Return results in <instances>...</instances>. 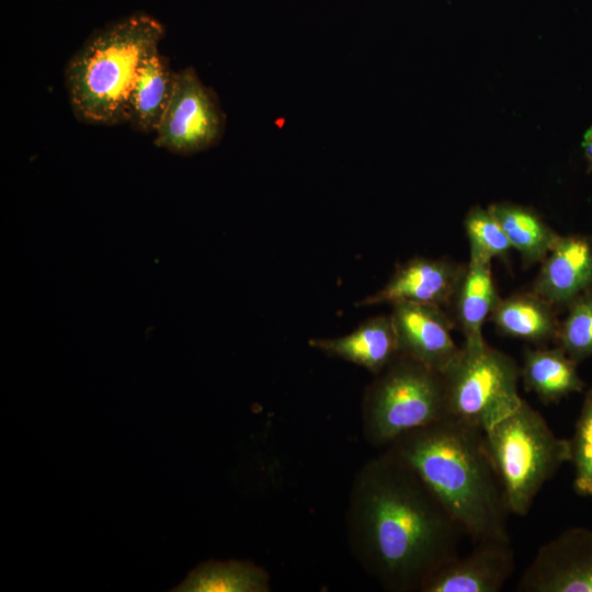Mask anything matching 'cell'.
I'll return each instance as SVG.
<instances>
[{
    "label": "cell",
    "instance_id": "obj_22",
    "mask_svg": "<svg viewBox=\"0 0 592 592\" xmlns=\"http://www.w3.org/2000/svg\"><path fill=\"white\" fill-rule=\"evenodd\" d=\"M570 443L573 490L579 496L592 497V387L585 394Z\"/></svg>",
    "mask_w": 592,
    "mask_h": 592
},
{
    "label": "cell",
    "instance_id": "obj_15",
    "mask_svg": "<svg viewBox=\"0 0 592 592\" xmlns=\"http://www.w3.org/2000/svg\"><path fill=\"white\" fill-rule=\"evenodd\" d=\"M489 320L509 337L543 346L557 339V309L531 289L500 298Z\"/></svg>",
    "mask_w": 592,
    "mask_h": 592
},
{
    "label": "cell",
    "instance_id": "obj_23",
    "mask_svg": "<svg viewBox=\"0 0 592 592\" xmlns=\"http://www.w3.org/2000/svg\"><path fill=\"white\" fill-rule=\"evenodd\" d=\"M582 146L585 157L592 167V126L584 134Z\"/></svg>",
    "mask_w": 592,
    "mask_h": 592
},
{
    "label": "cell",
    "instance_id": "obj_19",
    "mask_svg": "<svg viewBox=\"0 0 592 592\" xmlns=\"http://www.w3.org/2000/svg\"><path fill=\"white\" fill-rule=\"evenodd\" d=\"M174 592H267L269 573L250 561H207L193 569Z\"/></svg>",
    "mask_w": 592,
    "mask_h": 592
},
{
    "label": "cell",
    "instance_id": "obj_20",
    "mask_svg": "<svg viewBox=\"0 0 592 592\" xmlns=\"http://www.w3.org/2000/svg\"><path fill=\"white\" fill-rule=\"evenodd\" d=\"M464 229L469 243V261L504 259L512 249L503 228L489 208L471 207L465 216Z\"/></svg>",
    "mask_w": 592,
    "mask_h": 592
},
{
    "label": "cell",
    "instance_id": "obj_5",
    "mask_svg": "<svg viewBox=\"0 0 592 592\" xmlns=\"http://www.w3.org/2000/svg\"><path fill=\"white\" fill-rule=\"evenodd\" d=\"M446 417L442 374L400 353L376 375L363 400V432L374 446Z\"/></svg>",
    "mask_w": 592,
    "mask_h": 592
},
{
    "label": "cell",
    "instance_id": "obj_10",
    "mask_svg": "<svg viewBox=\"0 0 592 592\" xmlns=\"http://www.w3.org/2000/svg\"><path fill=\"white\" fill-rule=\"evenodd\" d=\"M465 267L466 264L448 258H412L396 269L382 289L358 301L357 306L411 301L448 307Z\"/></svg>",
    "mask_w": 592,
    "mask_h": 592
},
{
    "label": "cell",
    "instance_id": "obj_7",
    "mask_svg": "<svg viewBox=\"0 0 592 592\" xmlns=\"http://www.w3.org/2000/svg\"><path fill=\"white\" fill-rule=\"evenodd\" d=\"M225 124L215 91L189 66L177 71L173 94L153 143L177 155H194L218 144Z\"/></svg>",
    "mask_w": 592,
    "mask_h": 592
},
{
    "label": "cell",
    "instance_id": "obj_9",
    "mask_svg": "<svg viewBox=\"0 0 592 592\" xmlns=\"http://www.w3.org/2000/svg\"><path fill=\"white\" fill-rule=\"evenodd\" d=\"M391 306L400 353L442 373L460 350L452 337L455 321L434 305L397 301Z\"/></svg>",
    "mask_w": 592,
    "mask_h": 592
},
{
    "label": "cell",
    "instance_id": "obj_12",
    "mask_svg": "<svg viewBox=\"0 0 592 592\" xmlns=\"http://www.w3.org/2000/svg\"><path fill=\"white\" fill-rule=\"evenodd\" d=\"M540 263L530 289L557 310L592 287V241L585 236H559Z\"/></svg>",
    "mask_w": 592,
    "mask_h": 592
},
{
    "label": "cell",
    "instance_id": "obj_6",
    "mask_svg": "<svg viewBox=\"0 0 592 592\" xmlns=\"http://www.w3.org/2000/svg\"><path fill=\"white\" fill-rule=\"evenodd\" d=\"M441 374L446 417L482 432L523 401L519 395L520 366L487 342L463 344Z\"/></svg>",
    "mask_w": 592,
    "mask_h": 592
},
{
    "label": "cell",
    "instance_id": "obj_13",
    "mask_svg": "<svg viewBox=\"0 0 592 592\" xmlns=\"http://www.w3.org/2000/svg\"><path fill=\"white\" fill-rule=\"evenodd\" d=\"M308 343L329 356L360 365L375 375L400 354L390 315L372 317L344 337L310 339Z\"/></svg>",
    "mask_w": 592,
    "mask_h": 592
},
{
    "label": "cell",
    "instance_id": "obj_17",
    "mask_svg": "<svg viewBox=\"0 0 592 592\" xmlns=\"http://www.w3.org/2000/svg\"><path fill=\"white\" fill-rule=\"evenodd\" d=\"M494 285L491 262L466 264L452 305L455 320L466 345L485 343L482 328L500 300Z\"/></svg>",
    "mask_w": 592,
    "mask_h": 592
},
{
    "label": "cell",
    "instance_id": "obj_4",
    "mask_svg": "<svg viewBox=\"0 0 592 592\" xmlns=\"http://www.w3.org/2000/svg\"><path fill=\"white\" fill-rule=\"evenodd\" d=\"M483 433L510 512L526 515L545 482L571 462L570 440L556 436L544 417L524 399Z\"/></svg>",
    "mask_w": 592,
    "mask_h": 592
},
{
    "label": "cell",
    "instance_id": "obj_21",
    "mask_svg": "<svg viewBox=\"0 0 592 592\" xmlns=\"http://www.w3.org/2000/svg\"><path fill=\"white\" fill-rule=\"evenodd\" d=\"M556 342L570 358L579 363L592 355V287L567 307Z\"/></svg>",
    "mask_w": 592,
    "mask_h": 592
},
{
    "label": "cell",
    "instance_id": "obj_3",
    "mask_svg": "<svg viewBox=\"0 0 592 592\" xmlns=\"http://www.w3.org/2000/svg\"><path fill=\"white\" fill-rule=\"evenodd\" d=\"M166 33L156 18L137 12L94 32L70 58L65 83L73 115L90 125L126 123L128 101L144 59Z\"/></svg>",
    "mask_w": 592,
    "mask_h": 592
},
{
    "label": "cell",
    "instance_id": "obj_16",
    "mask_svg": "<svg viewBox=\"0 0 592 592\" xmlns=\"http://www.w3.org/2000/svg\"><path fill=\"white\" fill-rule=\"evenodd\" d=\"M577 364L559 345L553 349L527 348L520 367L521 378L526 390L534 392L542 402L555 403L583 390L585 384Z\"/></svg>",
    "mask_w": 592,
    "mask_h": 592
},
{
    "label": "cell",
    "instance_id": "obj_2",
    "mask_svg": "<svg viewBox=\"0 0 592 592\" xmlns=\"http://www.w3.org/2000/svg\"><path fill=\"white\" fill-rule=\"evenodd\" d=\"M388 446L417 473L474 545L510 539L511 512L482 431L445 417Z\"/></svg>",
    "mask_w": 592,
    "mask_h": 592
},
{
    "label": "cell",
    "instance_id": "obj_11",
    "mask_svg": "<svg viewBox=\"0 0 592 592\" xmlns=\"http://www.w3.org/2000/svg\"><path fill=\"white\" fill-rule=\"evenodd\" d=\"M515 569L510 539L483 540L434 573L421 592H498Z\"/></svg>",
    "mask_w": 592,
    "mask_h": 592
},
{
    "label": "cell",
    "instance_id": "obj_18",
    "mask_svg": "<svg viewBox=\"0 0 592 592\" xmlns=\"http://www.w3.org/2000/svg\"><path fill=\"white\" fill-rule=\"evenodd\" d=\"M489 209L525 266L542 262L560 236L528 207L502 202L491 205Z\"/></svg>",
    "mask_w": 592,
    "mask_h": 592
},
{
    "label": "cell",
    "instance_id": "obj_8",
    "mask_svg": "<svg viewBox=\"0 0 592 592\" xmlns=\"http://www.w3.org/2000/svg\"><path fill=\"white\" fill-rule=\"evenodd\" d=\"M519 592H592V530L571 527L540 546Z\"/></svg>",
    "mask_w": 592,
    "mask_h": 592
},
{
    "label": "cell",
    "instance_id": "obj_14",
    "mask_svg": "<svg viewBox=\"0 0 592 592\" xmlns=\"http://www.w3.org/2000/svg\"><path fill=\"white\" fill-rule=\"evenodd\" d=\"M177 79L166 56L152 50L143 61L133 87L126 123L140 133H156L168 109Z\"/></svg>",
    "mask_w": 592,
    "mask_h": 592
},
{
    "label": "cell",
    "instance_id": "obj_1",
    "mask_svg": "<svg viewBox=\"0 0 592 592\" xmlns=\"http://www.w3.org/2000/svg\"><path fill=\"white\" fill-rule=\"evenodd\" d=\"M348 533L358 562L385 589L421 592L459 556L464 532L417 473L386 451L355 477Z\"/></svg>",
    "mask_w": 592,
    "mask_h": 592
}]
</instances>
